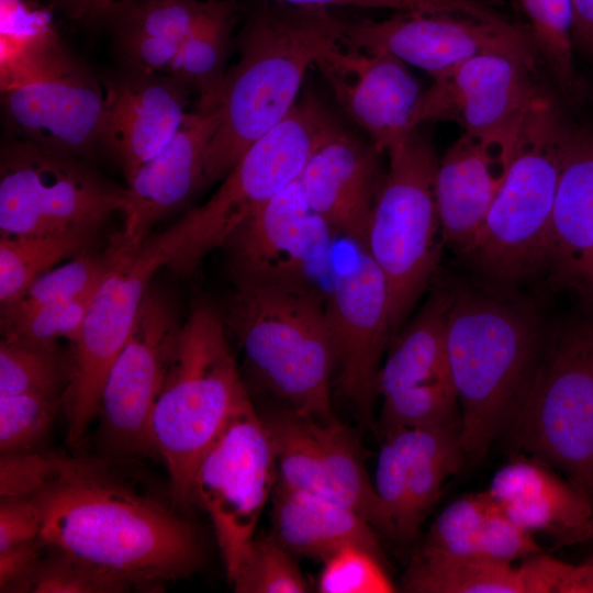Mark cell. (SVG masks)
<instances>
[{"label": "cell", "instance_id": "38", "mask_svg": "<svg viewBox=\"0 0 593 593\" xmlns=\"http://www.w3.org/2000/svg\"><path fill=\"white\" fill-rule=\"evenodd\" d=\"M209 1L138 0L111 24L118 37H153L179 44L205 13Z\"/></svg>", "mask_w": 593, "mask_h": 593}, {"label": "cell", "instance_id": "48", "mask_svg": "<svg viewBox=\"0 0 593 593\" xmlns=\"http://www.w3.org/2000/svg\"><path fill=\"white\" fill-rule=\"evenodd\" d=\"M46 548L45 541L37 536L0 551V589L25 572Z\"/></svg>", "mask_w": 593, "mask_h": 593}, {"label": "cell", "instance_id": "9", "mask_svg": "<svg viewBox=\"0 0 593 593\" xmlns=\"http://www.w3.org/2000/svg\"><path fill=\"white\" fill-rule=\"evenodd\" d=\"M339 126L313 93L296 101L279 124L245 150L216 192L186 213L190 235L168 267L178 275L193 272L240 224L295 181L312 152Z\"/></svg>", "mask_w": 593, "mask_h": 593}, {"label": "cell", "instance_id": "31", "mask_svg": "<svg viewBox=\"0 0 593 593\" xmlns=\"http://www.w3.org/2000/svg\"><path fill=\"white\" fill-rule=\"evenodd\" d=\"M411 593H529L527 571L480 557L427 559L414 556L402 579Z\"/></svg>", "mask_w": 593, "mask_h": 593}, {"label": "cell", "instance_id": "33", "mask_svg": "<svg viewBox=\"0 0 593 593\" xmlns=\"http://www.w3.org/2000/svg\"><path fill=\"white\" fill-rule=\"evenodd\" d=\"M70 368V353L66 356L57 340L2 336L0 396L40 393L64 398Z\"/></svg>", "mask_w": 593, "mask_h": 593}, {"label": "cell", "instance_id": "14", "mask_svg": "<svg viewBox=\"0 0 593 593\" xmlns=\"http://www.w3.org/2000/svg\"><path fill=\"white\" fill-rule=\"evenodd\" d=\"M340 29L346 46L388 53L433 79L481 54L537 56L527 25L497 12L400 11L382 20L340 19Z\"/></svg>", "mask_w": 593, "mask_h": 593}, {"label": "cell", "instance_id": "45", "mask_svg": "<svg viewBox=\"0 0 593 593\" xmlns=\"http://www.w3.org/2000/svg\"><path fill=\"white\" fill-rule=\"evenodd\" d=\"M300 8L354 7L400 11H456L484 14L492 8L484 0H276Z\"/></svg>", "mask_w": 593, "mask_h": 593}, {"label": "cell", "instance_id": "30", "mask_svg": "<svg viewBox=\"0 0 593 593\" xmlns=\"http://www.w3.org/2000/svg\"><path fill=\"white\" fill-rule=\"evenodd\" d=\"M232 0H210L209 7L182 41L168 74L186 82L199 94L197 109L212 111L226 74L236 21Z\"/></svg>", "mask_w": 593, "mask_h": 593}, {"label": "cell", "instance_id": "32", "mask_svg": "<svg viewBox=\"0 0 593 593\" xmlns=\"http://www.w3.org/2000/svg\"><path fill=\"white\" fill-rule=\"evenodd\" d=\"M99 230L0 237V301L19 299L41 275L90 249Z\"/></svg>", "mask_w": 593, "mask_h": 593}, {"label": "cell", "instance_id": "29", "mask_svg": "<svg viewBox=\"0 0 593 593\" xmlns=\"http://www.w3.org/2000/svg\"><path fill=\"white\" fill-rule=\"evenodd\" d=\"M486 492L508 518L532 534L560 536L593 516V504L535 457L508 460L493 474Z\"/></svg>", "mask_w": 593, "mask_h": 593}, {"label": "cell", "instance_id": "5", "mask_svg": "<svg viewBox=\"0 0 593 593\" xmlns=\"http://www.w3.org/2000/svg\"><path fill=\"white\" fill-rule=\"evenodd\" d=\"M571 131L550 94L538 89L511 143L503 183L465 255L495 291L508 292L541 270Z\"/></svg>", "mask_w": 593, "mask_h": 593}, {"label": "cell", "instance_id": "35", "mask_svg": "<svg viewBox=\"0 0 593 593\" xmlns=\"http://www.w3.org/2000/svg\"><path fill=\"white\" fill-rule=\"evenodd\" d=\"M528 21L537 56L560 92L569 100L582 94L571 36L570 0H516Z\"/></svg>", "mask_w": 593, "mask_h": 593}, {"label": "cell", "instance_id": "13", "mask_svg": "<svg viewBox=\"0 0 593 593\" xmlns=\"http://www.w3.org/2000/svg\"><path fill=\"white\" fill-rule=\"evenodd\" d=\"M278 479L273 446L248 400L202 455L193 502L209 515L227 578L236 570Z\"/></svg>", "mask_w": 593, "mask_h": 593}, {"label": "cell", "instance_id": "40", "mask_svg": "<svg viewBox=\"0 0 593 593\" xmlns=\"http://www.w3.org/2000/svg\"><path fill=\"white\" fill-rule=\"evenodd\" d=\"M61 405L63 395L0 396L1 456L36 452L47 438Z\"/></svg>", "mask_w": 593, "mask_h": 593}, {"label": "cell", "instance_id": "15", "mask_svg": "<svg viewBox=\"0 0 593 593\" xmlns=\"http://www.w3.org/2000/svg\"><path fill=\"white\" fill-rule=\"evenodd\" d=\"M181 324L169 300L149 288L100 394L97 416L101 439L112 454L156 456L149 433L150 416Z\"/></svg>", "mask_w": 593, "mask_h": 593}, {"label": "cell", "instance_id": "27", "mask_svg": "<svg viewBox=\"0 0 593 593\" xmlns=\"http://www.w3.org/2000/svg\"><path fill=\"white\" fill-rule=\"evenodd\" d=\"M511 149L462 133L439 160L435 197L444 242L466 255L506 175Z\"/></svg>", "mask_w": 593, "mask_h": 593}, {"label": "cell", "instance_id": "37", "mask_svg": "<svg viewBox=\"0 0 593 593\" xmlns=\"http://www.w3.org/2000/svg\"><path fill=\"white\" fill-rule=\"evenodd\" d=\"M237 593H304L309 583L292 553L273 536H255L228 578Z\"/></svg>", "mask_w": 593, "mask_h": 593}, {"label": "cell", "instance_id": "46", "mask_svg": "<svg viewBox=\"0 0 593 593\" xmlns=\"http://www.w3.org/2000/svg\"><path fill=\"white\" fill-rule=\"evenodd\" d=\"M42 516L33 495L0 496V551L41 535Z\"/></svg>", "mask_w": 593, "mask_h": 593}, {"label": "cell", "instance_id": "2", "mask_svg": "<svg viewBox=\"0 0 593 593\" xmlns=\"http://www.w3.org/2000/svg\"><path fill=\"white\" fill-rule=\"evenodd\" d=\"M343 44L340 18L326 8L260 0L237 35L214 110L204 187L224 179L245 150L296 103L306 70Z\"/></svg>", "mask_w": 593, "mask_h": 593}, {"label": "cell", "instance_id": "26", "mask_svg": "<svg viewBox=\"0 0 593 593\" xmlns=\"http://www.w3.org/2000/svg\"><path fill=\"white\" fill-rule=\"evenodd\" d=\"M541 270L553 288L593 304V133L571 131Z\"/></svg>", "mask_w": 593, "mask_h": 593}, {"label": "cell", "instance_id": "44", "mask_svg": "<svg viewBox=\"0 0 593 593\" xmlns=\"http://www.w3.org/2000/svg\"><path fill=\"white\" fill-rule=\"evenodd\" d=\"M58 456L38 451L1 456L0 496L34 494L53 473Z\"/></svg>", "mask_w": 593, "mask_h": 593}, {"label": "cell", "instance_id": "8", "mask_svg": "<svg viewBox=\"0 0 593 593\" xmlns=\"http://www.w3.org/2000/svg\"><path fill=\"white\" fill-rule=\"evenodd\" d=\"M1 94L10 137L64 156L100 144L103 88L55 29L1 54Z\"/></svg>", "mask_w": 593, "mask_h": 593}, {"label": "cell", "instance_id": "25", "mask_svg": "<svg viewBox=\"0 0 593 593\" xmlns=\"http://www.w3.org/2000/svg\"><path fill=\"white\" fill-rule=\"evenodd\" d=\"M380 155L339 126L312 152L296 179L311 209L359 248L384 179Z\"/></svg>", "mask_w": 593, "mask_h": 593}, {"label": "cell", "instance_id": "47", "mask_svg": "<svg viewBox=\"0 0 593 593\" xmlns=\"http://www.w3.org/2000/svg\"><path fill=\"white\" fill-rule=\"evenodd\" d=\"M69 19L90 25L112 22L138 0H51Z\"/></svg>", "mask_w": 593, "mask_h": 593}, {"label": "cell", "instance_id": "7", "mask_svg": "<svg viewBox=\"0 0 593 593\" xmlns=\"http://www.w3.org/2000/svg\"><path fill=\"white\" fill-rule=\"evenodd\" d=\"M387 154L365 249L384 275L394 333L427 289L444 237L435 197L439 160L429 138L416 128Z\"/></svg>", "mask_w": 593, "mask_h": 593}, {"label": "cell", "instance_id": "36", "mask_svg": "<svg viewBox=\"0 0 593 593\" xmlns=\"http://www.w3.org/2000/svg\"><path fill=\"white\" fill-rule=\"evenodd\" d=\"M490 501L488 492L483 491L462 495L448 504L433 522L415 556L427 559L479 557Z\"/></svg>", "mask_w": 593, "mask_h": 593}, {"label": "cell", "instance_id": "50", "mask_svg": "<svg viewBox=\"0 0 593 593\" xmlns=\"http://www.w3.org/2000/svg\"><path fill=\"white\" fill-rule=\"evenodd\" d=\"M593 540V516L582 526L557 537L556 546H571Z\"/></svg>", "mask_w": 593, "mask_h": 593}, {"label": "cell", "instance_id": "49", "mask_svg": "<svg viewBox=\"0 0 593 593\" xmlns=\"http://www.w3.org/2000/svg\"><path fill=\"white\" fill-rule=\"evenodd\" d=\"M574 53L593 66V0H570Z\"/></svg>", "mask_w": 593, "mask_h": 593}, {"label": "cell", "instance_id": "42", "mask_svg": "<svg viewBox=\"0 0 593 593\" xmlns=\"http://www.w3.org/2000/svg\"><path fill=\"white\" fill-rule=\"evenodd\" d=\"M317 581L321 593L395 592L385 564L370 551L346 546L323 562Z\"/></svg>", "mask_w": 593, "mask_h": 593}, {"label": "cell", "instance_id": "41", "mask_svg": "<svg viewBox=\"0 0 593 593\" xmlns=\"http://www.w3.org/2000/svg\"><path fill=\"white\" fill-rule=\"evenodd\" d=\"M112 266L107 250H83L37 277L19 299L9 303L31 306L80 298L98 290Z\"/></svg>", "mask_w": 593, "mask_h": 593}, {"label": "cell", "instance_id": "43", "mask_svg": "<svg viewBox=\"0 0 593 593\" xmlns=\"http://www.w3.org/2000/svg\"><path fill=\"white\" fill-rule=\"evenodd\" d=\"M490 496V495H489ZM481 533L479 557L513 564V561L540 553L533 534L515 524L490 497Z\"/></svg>", "mask_w": 593, "mask_h": 593}, {"label": "cell", "instance_id": "23", "mask_svg": "<svg viewBox=\"0 0 593 593\" xmlns=\"http://www.w3.org/2000/svg\"><path fill=\"white\" fill-rule=\"evenodd\" d=\"M101 86L100 145L120 160L128 181L172 139L188 113L193 90L170 74L126 67L103 75Z\"/></svg>", "mask_w": 593, "mask_h": 593}, {"label": "cell", "instance_id": "12", "mask_svg": "<svg viewBox=\"0 0 593 593\" xmlns=\"http://www.w3.org/2000/svg\"><path fill=\"white\" fill-rule=\"evenodd\" d=\"M125 205V189L76 157L9 137L0 155V237L101 225Z\"/></svg>", "mask_w": 593, "mask_h": 593}, {"label": "cell", "instance_id": "10", "mask_svg": "<svg viewBox=\"0 0 593 593\" xmlns=\"http://www.w3.org/2000/svg\"><path fill=\"white\" fill-rule=\"evenodd\" d=\"M506 434L593 504V324L557 337Z\"/></svg>", "mask_w": 593, "mask_h": 593}, {"label": "cell", "instance_id": "17", "mask_svg": "<svg viewBox=\"0 0 593 593\" xmlns=\"http://www.w3.org/2000/svg\"><path fill=\"white\" fill-rule=\"evenodd\" d=\"M451 289L439 288L400 333L378 374L382 434L460 422L446 349Z\"/></svg>", "mask_w": 593, "mask_h": 593}, {"label": "cell", "instance_id": "16", "mask_svg": "<svg viewBox=\"0 0 593 593\" xmlns=\"http://www.w3.org/2000/svg\"><path fill=\"white\" fill-rule=\"evenodd\" d=\"M282 485L347 506L395 538L393 523L362 463L351 433L336 418L320 421L290 407L262 417Z\"/></svg>", "mask_w": 593, "mask_h": 593}, {"label": "cell", "instance_id": "6", "mask_svg": "<svg viewBox=\"0 0 593 593\" xmlns=\"http://www.w3.org/2000/svg\"><path fill=\"white\" fill-rule=\"evenodd\" d=\"M223 320L264 388L299 413L335 418L331 378L336 356L326 299L317 289L309 281L239 286Z\"/></svg>", "mask_w": 593, "mask_h": 593}, {"label": "cell", "instance_id": "19", "mask_svg": "<svg viewBox=\"0 0 593 593\" xmlns=\"http://www.w3.org/2000/svg\"><path fill=\"white\" fill-rule=\"evenodd\" d=\"M334 234L295 180L240 224L222 248L237 287L303 282L327 255Z\"/></svg>", "mask_w": 593, "mask_h": 593}, {"label": "cell", "instance_id": "22", "mask_svg": "<svg viewBox=\"0 0 593 593\" xmlns=\"http://www.w3.org/2000/svg\"><path fill=\"white\" fill-rule=\"evenodd\" d=\"M459 430L460 422H455L399 428L383 435L373 485L396 539L416 538L445 480L463 465Z\"/></svg>", "mask_w": 593, "mask_h": 593}, {"label": "cell", "instance_id": "21", "mask_svg": "<svg viewBox=\"0 0 593 593\" xmlns=\"http://www.w3.org/2000/svg\"><path fill=\"white\" fill-rule=\"evenodd\" d=\"M346 113L381 154L418 128L425 90L406 64L344 43L316 64Z\"/></svg>", "mask_w": 593, "mask_h": 593}, {"label": "cell", "instance_id": "24", "mask_svg": "<svg viewBox=\"0 0 593 593\" xmlns=\"http://www.w3.org/2000/svg\"><path fill=\"white\" fill-rule=\"evenodd\" d=\"M217 124L215 110L188 112L172 139L127 181L124 221L108 250L132 255L153 227L204 187V159Z\"/></svg>", "mask_w": 593, "mask_h": 593}, {"label": "cell", "instance_id": "20", "mask_svg": "<svg viewBox=\"0 0 593 593\" xmlns=\"http://www.w3.org/2000/svg\"><path fill=\"white\" fill-rule=\"evenodd\" d=\"M326 315L340 388L367 419L379 396L381 356L392 332L387 281L365 248L353 267L336 277Z\"/></svg>", "mask_w": 593, "mask_h": 593}, {"label": "cell", "instance_id": "11", "mask_svg": "<svg viewBox=\"0 0 593 593\" xmlns=\"http://www.w3.org/2000/svg\"><path fill=\"white\" fill-rule=\"evenodd\" d=\"M190 223L183 215L164 232L150 235L133 255L105 249L111 271L98 288L70 350V378L64 392L67 441L82 443L98 414L107 374L126 343L154 275L169 266L184 246Z\"/></svg>", "mask_w": 593, "mask_h": 593}, {"label": "cell", "instance_id": "34", "mask_svg": "<svg viewBox=\"0 0 593 593\" xmlns=\"http://www.w3.org/2000/svg\"><path fill=\"white\" fill-rule=\"evenodd\" d=\"M135 589L122 575L47 546L25 572L0 589L3 593H123Z\"/></svg>", "mask_w": 593, "mask_h": 593}, {"label": "cell", "instance_id": "4", "mask_svg": "<svg viewBox=\"0 0 593 593\" xmlns=\"http://www.w3.org/2000/svg\"><path fill=\"white\" fill-rule=\"evenodd\" d=\"M224 326L210 304L192 306L150 416L152 445L166 463L171 502L179 512L194 504L193 475L202 455L250 400Z\"/></svg>", "mask_w": 593, "mask_h": 593}, {"label": "cell", "instance_id": "1", "mask_svg": "<svg viewBox=\"0 0 593 593\" xmlns=\"http://www.w3.org/2000/svg\"><path fill=\"white\" fill-rule=\"evenodd\" d=\"M118 474L104 461L59 455L32 494L45 544L146 592L195 573L204 562L197 526Z\"/></svg>", "mask_w": 593, "mask_h": 593}, {"label": "cell", "instance_id": "28", "mask_svg": "<svg viewBox=\"0 0 593 593\" xmlns=\"http://www.w3.org/2000/svg\"><path fill=\"white\" fill-rule=\"evenodd\" d=\"M273 536L292 553L326 561L346 546H358L384 564L377 530L356 511L276 482L271 493Z\"/></svg>", "mask_w": 593, "mask_h": 593}, {"label": "cell", "instance_id": "39", "mask_svg": "<svg viewBox=\"0 0 593 593\" xmlns=\"http://www.w3.org/2000/svg\"><path fill=\"white\" fill-rule=\"evenodd\" d=\"M97 290L80 298L31 306L1 304L2 336L75 342Z\"/></svg>", "mask_w": 593, "mask_h": 593}, {"label": "cell", "instance_id": "3", "mask_svg": "<svg viewBox=\"0 0 593 593\" xmlns=\"http://www.w3.org/2000/svg\"><path fill=\"white\" fill-rule=\"evenodd\" d=\"M446 349L460 412V446L481 461L506 434L542 360L534 313L467 289H451Z\"/></svg>", "mask_w": 593, "mask_h": 593}, {"label": "cell", "instance_id": "18", "mask_svg": "<svg viewBox=\"0 0 593 593\" xmlns=\"http://www.w3.org/2000/svg\"><path fill=\"white\" fill-rule=\"evenodd\" d=\"M535 59L505 53L474 56L433 79L418 111V126L457 122L462 133L511 147L514 134L539 89Z\"/></svg>", "mask_w": 593, "mask_h": 593}]
</instances>
